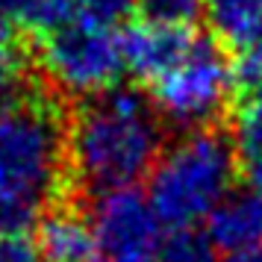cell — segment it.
Listing matches in <instances>:
<instances>
[{"label":"cell","mask_w":262,"mask_h":262,"mask_svg":"<svg viewBox=\"0 0 262 262\" xmlns=\"http://www.w3.org/2000/svg\"><path fill=\"white\" fill-rule=\"evenodd\" d=\"M162 154V124L154 103L133 89H109L80 109L68 133V162L85 189H133Z\"/></svg>","instance_id":"obj_1"},{"label":"cell","mask_w":262,"mask_h":262,"mask_svg":"<svg viewBox=\"0 0 262 262\" xmlns=\"http://www.w3.org/2000/svg\"><path fill=\"white\" fill-rule=\"evenodd\" d=\"M68 142L50 103L0 97V233L36 227L62 186Z\"/></svg>","instance_id":"obj_2"},{"label":"cell","mask_w":262,"mask_h":262,"mask_svg":"<svg viewBox=\"0 0 262 262\" xmlns=\"http://www.w3.org/2000/svg\"><path fill=\"white\" fill-rule=\"evenodd\" d=\"M236 165V147L224 133L189 130L159 154L147 180V201L162 224L194 227L230 191Z\"/></svg>","instance_id":"obj_3"},{"label":"cell","mask_w":262,"mask_h":262,"mask_svg":"<svg viewBox=\"0 0 262 262\" xmlns=\"http://www.w3.org/2000/svg\"><path fill=\"white\" fill-rule=\"evenodd\" d=\"M236 68L209 38H194L191 50L154 83V106L159 118L180 130H201L230 103Z\"/></svg>","instance_id":"obj_4"},{"label":"cell","mask_w":262,"mask_h":262,"mask_svg":"<svg viewBox=\"0 0 262 262\" xmlns=\"http://www.w3.org/2000/svg\"><path fill=\"white\" fill-rule=\"evenodd\" d=\"M38 59L50 83L74 97L103 95L127 71L118 33L83 21H68L45 33Z\"/></svg>","instance_id":"obj_5"},{"label":"cell","mask_w":262,"mask_h":262,"mask_svg":"<svg viewBox=\"0 0 262 262\" xmlns=\"http://www.w3.org/2000/svg\"><path fill=\"white\" fill-rule=\"evenodd\" d=\"M89 221L95 245L106 262H159L162 221L142 191H103Z\"/></svg>","instance_id":"obj_6"},{"label":"cell","mask_w":262,"mask_h":262,"mask_svg":"<svg viewBox=\"0 0 262 262\" xmlns=\"http://www.w3.org/2000/svg\"><path fill=\"white\" fill-rule=\"evenodd\" d=\"M189 27H171L156 24V21H142L130 27L121 36V50H124V68L147 83H156L165 77L194 45Z\"/></svg>","instance_id":"obj_7"},{"label":"cell","mask_w":262,"mask_h":262,"mask_svg":"<svg viewBox=\"0 0 262 262\" xmlns=\"http://www.w3.org/2000/svg\"><path fill=\"white\" fill-rule=\"evenodd\" d=\"M206 233L227 253L262 248V191L230 189L206 218Z\"/></svg>","instance_id":"obj_8"},{"label":"cell","mask_w":262,"mask_h":262,"mask_svg":"<svg viewBox=\"0 0 262 262\" xmlns=\"http://www.w3.org/2000/svg\"><path fill=\"white\" fill-rule=\"evenodd\" d=\"M36 250L41 262H92L97 250L92 221L71 206H50L36 221Z\"/></svg>","instance_id":"obj_9"},{"label":"cell","mask_w":262,"mask_h":262,"mask_svg":"<svg viewBox=\"0 0 262 262\" xmlns=\"http://www.w3.org/2000/svg\"><path fill=\"white\" fill-rule=\"evenodd\" d=\"M203 12L215 33L236 48L262 30V0H203Z\"/></svg>","instance_id":"obj_10"},{"label":"cell","mask_w":262,"mask_h":262,"mask_svg":"<svg viewBox=\"0 0 262 262\" xmlns=\"http://www.w3.org/2000/svg\"><path fill=\"white\" fill-rule=\"evenodd\" d=\"M0 15L21 30L50 33L71 21L68 0H0Z\"/></svg>","instance_id":"obj_11"},{"label":"cell","mask_w":262,"mask_h":262,"mask_svg":"<svg viewBox=\"0 0 262 262\" xmlns=\"http://www.w3.org/2000/svg\"><path fill=\"white\" fill-rule=\"evenodd\" d=\"M159 262H218V245L198 227H171L159 245Z\"/></svg>","instance_id":"obj_12"},{"label":"cell","mask_w":262,"mask_h":262,"mask_svg":"<svg viewBox=\"0 0 262 262\" xmlns=\"http://www.w3.org/2000/svg\"><path fill=\"white\" fill-rule=\"evenodd\" d=\"M27 77V56L18 45V27L0 15V97L18 95Z\"/></svg>","instance_id":"obj_13"},{"label":"cell","mask_w":262,"mask_h":262,"mask_svg":"<svg viewBox=\"0 0 262 262\" xmlns=\"http://www.w3.org/2000/svg\"><path fill=\"white\" fill-rule=\"evenodd\" d=\"M139 0H68L71 6V21H83V24L95 27H112L127 21Z\"/></svg>","instance_id":"obj_14"},{"label":"cell","mask_w":262,"mask_h":262,"mask_svg":"<svg viewBox=\"0 0 262 262\" xmlns=\"http://www.w3.org/2000/svg\"><path fill=\"white\" fill-rule=\"evenodd\" d=\"M233 147H236V159H242V162L262 159V100L248 103L236 115V124H233Z\"/></svg>","instance_id":"obj_15"},{"label":"cell","mask_w":262,"mask_h":262,"mask_svg":"<svg viewBox=\"0 0 262 262\" xmlns=\"http://www.w3.org/2000/svg\"><path fill=\"white\" fill-rule=\"evenodd\" d=\"M144 21L171 27H189L203 12V0H139Z\"/></svg>","instance_id":"obj_16"},{"label":"cell","mask_w":262,"mask_h":262,"mask_svg":"<svg viewBox=\"0 0 262 262\" xmlns=\"http://www.w3.org/2000/svg\"><path fill=\"white\" fill-rule=\"evenodd\" d=\"M233 68H236L238 83L262 89V30L256 36H250L245 45H238V59Z\"/></svg>","instance_id":"obj_17"},{"label":"cell","mask_w":262,"mask_h":262,"mask_svg":"<svg viewBox=\"0 0 262 262\" xmlns=\"http://www.w3.org/2000/svg\"><path fill=\"white\" fill-rule=\"evenodd\" d=\"M0 262H41V256L24 233H0Z\"/></svg>","instance_id":"obj_18"},{"label":"cell","mask_w":262,"mask_h":262,"mask_svg":"<svg viewBox=\"0 0 262 262\" xmlns=\"http://www.w3.org/2000/svg\"><path fill=\"white\" fill-rule=\"evenodd\" d=\"M238 165H242V174H245V186L262 191V159H248V162H238Z\"/></svg>","instance_id":"obj_19"},{"label":"cell","mask_w":262,"mask_h":262,"mask_svg":"<svg viewBox=\"0 0 262 262\" xmlns=\"http://www.w3.org/2000/svg\"><path fill=\"white\" fill-rule=\"evenodd\" d=\"M224 262H262V248H248V250H236L230 253Z\"/></svg>","instance_id":"obj_20"},{"label":"cell","mask_w":262,"mask_h":262,"mask_svg":"<svg viewBox=\"0 0 262 262\" xmlns=\"http://www.w3.org/2000/svg\"><path fill=\"white\" fill-rule=\"evenodd\" d=\"M259 92H262V89H259Z\"/></svg>","instance_id":"obj_21"}]
</instances>
